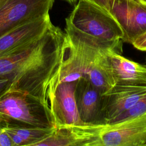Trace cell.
<instances>
[{
  "label": "cell",
  "mask_w": 146,
  "mask_h": 146,
  "mask_svg": "<svg viewBox=\"0 0 146 146\" xmlns=\"http://www.w3.org/2000/svg\"><path fill=\"white\" fill-rule=\"evenodd\" d=\"M62 1H66L70 5H75L78 1V0H62Z\"/></svg>",
  "instance_id": "44dd1931"
},
{
  "label": "cell",
  "mask_w": 146,
  "mask_h": 146,
  "mask_svg": "<svg viewBox=\"0 0 146 146\" xmlns=\"http://www.w3.org/2000/svg\"><path fill=\"white\" fill-rule=\"evenodd\" d=\"M52 24L50 15L21 25L0 37V58L11 54L42 36Z\"/></svg>",
  "instance_id": "30bf717a"
},
{
  "label": "cell",
  "mask_w": 146,
  "mask_h": 146,
  "mask_svg": "<svg viewBox=\"0 0 146 146\" xmlns=\"http://www.w3.org/2000/svg\"><path fill=\"white\" fill-rule=\"evenodd\" d=\"M132 44L136 48L143 51H146V32L137 37Z\"/></svg>",
  "instance_id": "e0dca14e"
},
{
  "label": "cell",
  "mask_w": 146,
  "mask_h": 146,
  "mask_svg": "<svg viewBox=\"0 0 146 146\" xmlns=\"http://www.w3.org/2000/svg\"><path fill=\"white\" fill-rule=\"evenodd\" d=\"M104 125H63L56 127L35 146H98Z\"/></svg>",
  "instance_id": "ba28073f"
},
{
  "label": "cell",
  "mask_w": 146,
  "mask_h": 146,
  "mask_svg": "<svg viewBox=\"0 0 146 146\" xmlns=\"http://www.w3.org/2000/svg\"><path fill=\"white\" fill-rule=\"evenodd\" d=\"M144 112H146V95L132 109L116 117L108 124L117 123L132 117L137 116Z\"/></svg>",
  "instance_id": "9a60e30c"
},
{
  "label": "cell",
  "mask_w": 146,
  "mask_h": 146,
  "mask_svg": "<svg viewBox=\"0 0 146 146\" xmlns=\"http://www.w3.org/2000/svg\"><path fill=\"white\" fill-rule=\"evenodd\" d=\"M108 1H109L110 10H111V8L121 4V3L126 2L127 0H108Z\"/></svg>",
  "instance_id": "ffe728a7"
},
{
  "label": "cell",
  "mask_w": 146,
  "mask_h": 146,
  "mask_svg": "<svg viewBox=\"0 0 146 146\" xmlns=\"http://www.w3.org/2000/svg\"><path fill=\"white\" fill-rule=\"evenodd\" d=\"M75 99L81 120L86 125H107L103 110V94L84 75L76 81Z\"/></svg>",
  "instance_id": "52a82bcc"
},
{
  "label": "cell",
  "mask_w": 146,
  "mask_h": 146,
  "mask_svg": "<svg viewBox=\"0 0 146 146\" xmlns=\"http://www.w3.org/2000/svg\"><path fill=\"white\" fill-rule=\"evenodd\" d=\"M135 2H136V3H139V4H141V5H146V3L144 1V0H133Z\"/></svg>",
  "instance_id": "7402d4cb"
},
{
  "label": "cell",
  "mask_w": 146,
  "mask_h": 146,
  "mask_svg": "<svg viewBox=\"0 0 146 146\" xmlns=\"http://www.w3.org/2000/svg\"><path fill=\"white\" fill-rule=\"evenodd\" d=\"M18 135L25 141L26 145L35 146L38 142L46 138L54 128H43L34 126L5 127Z\"/></svg>",
  "instance_id": "5bb4252c"
},
{
  "label": "cell",
  "mask_w": 146,
  "mask_h": 146,
  "mask_svg": "<svg viewBox=\"0 0 146 146\" xmlns=\"http://www.w3.org/2000/svg\"><path fill=\"white\" fill-rule=\"evenodd\" d=\"M146 95V86L114 85L103 94V110L108 124L132 109Z\"/></svg>",
  "instance_id": "9c48e42d"
},
{
  "label": "cell",
  "mask_w": 146,
  "mask_h": 146,
  "mask_svg": "<svg viewBox=\"0 0 146 146\" xmlns=\"http://www.w3.org/2000/svg\"><path fill=\"white\" fill-rule=\"evenodd\" d=\"M115 84L146 86V67L111 50L105 51Z\"/></svg>",
  "instance_id": "7c38bea8"
},
{
  "label": "cell",
  "mask_w": 146,
  "mask_h": 146,
  "mask_svg": "<svg viewBox=\"0 0 146 146\" xmlns=\"http://www.w3.org/2000/svg\"><path fill=\"white\" fill-rule=\"evenodd\" d=\"M146 145V112L104 126L98 146Z\"/></svg>",
  "instance_id": "5b68a950"
},
{
  "label": "cell",
  "mask_w": 146,
  "mask_h": 146,
  "mask_svg": "<svg viewBox=\"0 0 146 146\" xmlns=\"http://www.w3.org/2000/svg\"><path fill=\"white\" fill-rule=\"evenodd\" d=\"M66 25L75 29L103 48L122 52L123 31L110 11L87 0H78L66 19Z\"/></svg>",
  "instance_id": "7a4b0ae2"
},
{
  "label": "cell",
  "mask_w": 146,
  "mask_h": 146,
  "mask_svg": "<svg viewBox=\"0 0 146 146\" xmlns=\"http://www.w3.org/2000/svg\"><path fill=\"white\" fill-rule=\"evenodd\" d=\"M103 50L93 62L86 75L91 83L103 94L115 85L111 68Z\"/></svg>",
  "instance_id": "4fadbf2b"
},
{
  "label": "cell",
  "mask_w": 146,
  "mask_h": 146,
  "mask_svg": "<svg viewBox=\"0 0 146 146\" xmlns=\"http://www.w3.org/2000/svg\"><path fill=\"white\" fill-rule=\"evenodd\" d=\"M76 81L59 83L48 92L49 107L55 127L86 125L81 120L76 107L74 95Z\"/></svg>",
  "instance_id": "8992f818"
},
{
  "label": "cell",
  "mask_w": 146,
  "mask_h": 146,
  "mask_svg": "<svg viewBox=\"0 0 146 146\" xmlns=\"http://www.w3.org/2000/svg\"><path fill=\"white\" fill-rule=\"evenodd\" d=\"M0 125L55 127L48 104L33 95L16 91H8L0 98Z\"/></svg>",
  "instance_id": "3957f363"
},
{
  "label": "cell",
  "mask_w": 146,
  "mask_h": 146,
  "mask_svg": "<svg viewBox=\"0 0 146 146\" xmlns=\"http://www.w3.org/2000/svg\"><path fill=\"white\" fill-rule=\"evenodd\" d=\"M0 146H13L9 134L2 125H0Z\"/></svg>",
  "instance_id": "ac0fdd59"
},
{
  "label": "cell",
  "mask_w": 146,
  "mask_h": 146,
  "mask_svg": "<svg viewBox=\"0 0 146 146\" xmlns=\"http://www.w3.org/2000/svg\"><path fill=\"white\" fill-rule=\"evenodd\" d=\"M12 87V82L6 75L0 74V98L6 92L10 91Z\"/></svg>",
  "instance_id": "2e32d148"
},
{
  "label": "cell",
  "mask_w": 146,
  "mask_h": 146,
  "mask_svg": "<svg viewBox=\"0 0 146 146\" xmlns=\"http://www.w3.org/2000/svg\"><path fill=\"white\" fill-rule=\"evenodd\" d=\"M55 0H0V37L15 27L49 14Z\"/></svg>",
  "instance_id": "277c9868"
},
{
  "label": "cell",
  "mask_w": 146,
  "mask_h": 146,
  "mask_svg": "<svg viewBox=\"0 0 146 146\" xmlns=\"http://www.w3.org/2000/svg\"><path fill=\"white\" fill-rule=\"evenodd\" d=\"M64 37L52 23L39 39L1 58L0 74L11 80L10 91L30 94L48 104L47 91L60 62Z\"/></svg>",
  "instance_id": "6da1fadb"
},
{
  "label": "cell",
  "mask_w": 146,
  "mask_h": 146,
  "mask_svg": "<svg viewBox=\"0 0 146 146\" xmlns=\"http://www.w3.org/2000/svg\"><path fill=\"white\" fill-rule=\"evenodd\" d=\"M144 1L145 3H146V0H144Z\"/></svg>",
  "instance_id": "603a6c76"
},
{
  "label": "cell",
  "mask_w": 146,
  "mask_h": 146,
  "mask_svg": "<svg viewBox=\"0 0 146 146\" xmlns=\"http://www.w3.org/2000/svg\"><path fill=\"white\" fill-rule=\"evenodd\" d=\"M90 2H91L102 8L107 10L108 11H110V6L108 0H87Z\"/></svg>",
  "instance_id": "d6986e66"
},
{
  "label": "cell",
  "mask_w": 146,
  "mask_h": 146,
  "mask_svg": "<svg viewBox=\"0 0 146 146\" xmlns=\"http://www.w3.org/2000/svg\"><path fill=\"white\" fill-rule=\"evenodd\" d=\"M110 12L123 31V42L132 44L137 37L146 32V5L127 0L111 8Z\"/></svg>",
  "instance_id": "8fae6325"
}]
</instances>
